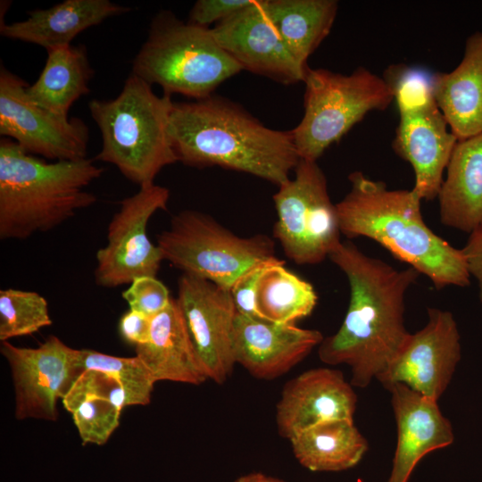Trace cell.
I'll return each mask as SVG.
<instances>
[{"label": "cell", "mask_w": 482, "mask_h": 482, "mask_svg": "<svg viewBox=\"0 0 482 482\" xmlns=\"http://www.w3.org/2000/svg\"><path fill=\"white\" fill-rule=\"evenodd\" d=\"M328 258L345 273L350 301L338 330L319 345V358L349 366L351 385L364 388L388 368L411 334L404 326V298L420 273L368 256L349 241Z\"/></svg>", "instance_id": "6da1fadb"}, {"label": "cell", "mask_w": 482, "mask_h": 482, "mask_svg": "<svg viewBox=\"0 0 482 482\" xmlns=\"http://www.w3.org/2000/svg\"><path fill=\"white\" fill-rule=\"evenodd\" d=\"M169 133L179 162L187 166H219L278 187L300 161L291 130L270 129L220 96L173 102Z\"/></svg>", "instance_id": "7a4b0ae2"}, {"label": "cell", "mask_w": 482, "mask_h": 482, "mask_svg": "<svg viewBox=\"0 0 482 482\" xmlns=\"http://www.w3.org/2000/svg\"><path fill=\"white\" fill-rule=\"evenodd\" d=\"M350 191L336 204L341 234L364 237L430 279L436 289L464 287L470 275L461 249L425 223L421 199L413 189H389L361 171L348 176Z\"/></svg>", "instance_id": "3957f363"}, {"label": "cell", "mask_w": 482, "mask_h": 482, "mask_svg": "<svg viewBox=\"0 0 482 482\" xmlns=\"http://www.w3.org/2000/svg\"><path fill=\"white\" fill-rule=\"evenodd\" d=\"M104 172L92 159L47 162L0 140V238L26 239L62 224L97 197L86 188Z\"/></svg>", "instance_id": "277c9868"}, {"label": "cell", "mask_w": 482, "mask_h": 482, "mask_svg": "<svg viewBox=\"0 0 482 482\" xmlns=\"http://www.w3.org/2000/svg\"><path fill=\"white\" fill-rule=\"evenodd\" d=\"M173 102L157 96L151 85L131 73L111 100L88 103L102 147L97 161L113 164L139 187L154 184L165 166L179 162L169 133Z\"/></svg>", "instance_id": "5b68a950"}, {"label": "cell", "mask_w": 482, "mask_h": 482, "mask_svg": "<svg viewBox=\"0 0 482 482\" xmlns=\"http://www.w3.org/2000/svg\"><path fill=\"white\" fill-rule=\"evenodd\" d=\"M242 71L217 43L211 29L179 20L170 11L153 19L146 40L132 62V73L159 85L164 95L200 100Z\"/></svg>", "instance_id": "8992f818"}, {"label": "cell", "mask_w": 482, "mask_h": 482, "mask_svg": "<svg viewBox=\"0 0 482 482\" xmlns=\"http://www.w3.org/2000/svg\"><path fill=\"white\" fill-rule=\"evenodd\" d=\"M303 116L291 130L300 159L317 162L371 111L395 100L391 86L364 67L351 74L308 68L303 80Z\"/></svg>", "instance_id": "52a82bcc"}, {"label": "cell", "mask_w": 482, "mask_h": 482, "mask_svg": "<svg viewBox=\"0 0 482 482\" xmlns=\"http://www.w3.org/2000/svg\"><path fill=\"white\" fill-rule=\"evenodd\" d=\"M385 74L399 112L393 150L411 164L413 191L421 200H433L458 139L435 100L432 75L404 65L391 66Z\"/></svg>", "instance_id": "ba28073f"}, {"label": "cell", "mask_w": 482, "mask_h": 482, "mask_svg": "<svg viewBox=\"0 0 482 482\" xmlns=\"http://www.w3.org/2000/svg\"><path fill=\"white\" fill-rule=\"evenodd\" d=\"M157 245L173 267L229 291L249 270L278 260L269 237H238L195 210L173 216L170 228L158 235Z\"/></svg>", "instance_id": "9c48e42d"}, {"label": "cell", "mask_w": 482, "mask_h": 482, "mask_svg": "<svg viewBox=\"0 0 482 482\" xmlns=\"http://www.w3.org/2000/svg\"><path fill=\"white\" fill-rule=\"evenodd\" d=\"M294 173L273 195L274 237L294 262L317 264L341 243L336 204L317 162L300 159Z\"/></svg>", "instance_id": "30bf717a"}, {"label": "cell", "mask_w": 482, "mask_h": 482, "mask_svg": "<svg viewBox=\"0 0 482 482\" xmlns=\"http://www.w3.org/2000/svg\"><path fill=\"white\" fill-rule=\"evenodd\" d=\"M169 199L170 190L154 183L120 202L108 226L107 244L96 254V285L117 287L138 277L156 276L164 260L148 237L147 224L157 211L167 209Z\"/></svg>", "instance_id": "8fae6325"}, {"label": "cell", "mask_w": 482, "mask_h": 482, "mask_svg": "<svg viewBox=\"0 0 482 482\" xmlns=\"http://www.w3.org/2000/svg\"><path fill=\"white\" fill-rule=\"evenodd\" d=\"M22 79L0 70V135L26 152L53 161L87 158L89 130L79 118L58 116L30 102Z\"/></svg>", "instance_id": "7c38bea8"}, {"label": "cell", "mask_w": 482, "mask_h": 482, "mask_svg": "<svg viewBox=\"0 0 482 482\" xmlns=\"http://www.w3.org/2000/svg\"><path fill=\"white\" fill-rule=\"evenodd\" d=\"M77 350L55 336L36 348L1 342V353L12 372L17 420H57V400L66 395L82 374L76 363Z\"/></svg>", "instance_id": "4fadbf2b"}, {"label": "cell", "mask_w": 482, "mask_h": 482, "mask_svg": "<svg viewBox=\"0 0 482 482\" xmlns=\"http://www.w3.org/2000/svg\"><path fill=\"white\" fill-rule=\"evenodd\" d=\"M461 337L452 312L428 309V321L410 334L388 368L377 378L386 388L403 384L437 401L461 360Z\"/></svg>", "instance_id": "5bb4252c"}, {"label": "cell", "mask_w": 482, "mask_h": 482, "mask_svg": "<svg viewBox=\"0 0 482 482\" xmlns=\"http://www.w3.org/2000/svg\"><path fill=\"white\" fill-rule=\"evenodd\" d=\"M176 300L208 378L223 384L236 365L232 337L237 312L230 292L182 273Z\"/></svg>", "instance_id": "9a60e30c"}, {"label": "cell", "mask_w": 482, "mask_h": 482, "mask_svg": "<svg viewBox=\"0 0 482 482\" xmlns=\"http://www.w3.org/2000/svg\"><path fill=\"white\" fill-rule=\"evenodd\" d=\"M211 32L242 70L291 85L303 82L309 66L288 48L262 6V0L217 23Z\"/></svg>", "instance_id": "2e32d148"}, {"label": "cell", "mask_w": 482, "mask_h": 482, "mask_svg": "<svg viewBox=\"0 0 482 482\" xmlns=\"http://www.w3.org/2000/svg\"><path fill=\"white\" fill-rule=\"evenodd\" d=\"M357 395L341 371L328 368L308 370L284 386L276 406V424L288 440L315 425L353 420Z\"/></svg>", "instance_id": "e0dca14e"}, {"label": "cell", "mask_w": 482, "mask_h": 482, "mask_svg": "<svg viewBox=\"0 0 482 482\" xmlns=\"http://www.w3.org/2000/svg\"><path fill=\"white\" fill-rule=\"evenodd\" d=\"M324 339L316 329L279 324L237 313L233 328L236 364L253 377L273 379L287 373L320 345Z\"/></svg>", "instance_id": "ac0fdd59"}, {"label": "cell", "mask_w": 482, "mask_h": 482, "mask_svg": "<svg viewBox=\"0 0 482 482\" xmlns=\"http://www.w3.org/2000/svg\"><path fill=\"white\" fill-rule=\"evenodd\" d=\"M386 389L391 394L397 432L387 482H408L419 461L430 452L453 444L454 434L437 401L399 383Z\"/></svg>", "instance_id": "d6986e66"}, {"label": "cell", "mask_w": 482, "mask_h": 482, "mask_svg": "<svg viewBox=\"0 0 482 482\" xmlns=\"http://www.w3.org/2000/svg\"><path fill=\"white\" fill-rule=\"evenodd\" d=\"M135 348L156 382L198 386L209 379L175 298L152 318L148 341Z\"/></svg>", "instance_id": "ffe728a7"}, {"label": "cell", "mask_w": 482, "mask_h": 482, "mask_svg": "<svg viewBox=\"0 0 482 482\" xmlns=\"http://www.w3.org/2000/svg\"><path fill=\"white\" fill-rule=\"evenodd\" d=\"M432 87L435 100L458 140L482 134V30L466 39L457 67L432 75Z\"/></svg>", "instance_id": "44dd1931"}, {"label": "cell", "mask_w": 482, "mask_h": 482, "mask_svg": "<svg viewBox=\"0 0 482 482\" xmlns=\"http://www.w3.org/2000/svg\"><path fill=\"white\" fill-rule=\"evenodd\" d=\"M129 11L109 0H65L47 9L29 11L24 21L1 23L0 34L47 51L70 46L85 29Z\"/></svg>", "instance_id": "7402d4cb"}, {"label": "cell", "mask_w": 482, "mask_h": 482, "mask_svg": "<svg viewBox=\"0 0 482 482\" xmlns=\"http://www.w3.org/2000/svg\"><path fill=\"white\" fill-rule=\"evenodd\" d=\"M436 198L443 225L469 234L482 226V134L458 140Z\"/></svg>", "instance_id": "603a6c76"}, {"label": "cell", "mask_w": 482, "mask_h": 482, "mask_svg": "<svg viewBox=\"0 0 482 482\" xmlns=\"http://www.w3.org/2000/svg\"><path fill=\"white\" fill-rule=\"evenodd\" d=\"M38 79L26 88L33 104L64 118L79 97L89 92L94 75L84 46H67L47 50Z\"/></svg>", "instance_id": "cb8c5ba5"}, {"label": "cell", "mask_w": 482, "mask_h": 482, "mask_svg": "<svg viewBox=\"0 0 482 482\" xmlns=\"http://www.w3.org/2000/svg\"><path fill=\"white\" fill-rule=\"evenodd\" d=\"M289 441L296 460L312 471L351 469L369 448L353 420L323 422L296 434Z\"/></svg>", "instance_id": "d4e9b609"}, {"label": "cell", "mask_w": 482, "mask_h": 482, "mask_svg": "<svg viewBox=\"0 0 482 482\" xmlns=\"http://www.w3.org/2000/svg\"><path fill=\"white\" fill-rule=\"evenodd\" d=\"M268 17L297 61L309 56L329 34L337 12L336 0H262Z\"/></svg>", "instance_id": "484cf974"}, {"label": "cell", "mask_w": 482, "mask_h": 482, "mask_svg": "<svg viewBox=\"0 0 482 482\" xmlns=\"http://www.w3.org/2000/svg\"><path fill=\"white\" fill-rule=\"evenodd\" d=\"M317 300L312 285L286 268L284 261L279 259L264 267L256 299L262 320L295 324L312 312Z\"/></svg>", "instance_id": "4316f807"}, {"label": "cell", "mask_w": 482, "mask_h": 482, "mask_svg": "<svg viewBox=\"0 0 482 482\" xmlns=\"http://www.w3.org/2000/svg\"><path fill=\"white\" fill-rule=\"evenodd\" d=\"M76 363L82 373L96 370L114 378L126 392L130 406L150 403L156 381L137 356L124 358L91 349H78Z\"/></svg>", "instance_id": "83f0119b"}, {"label": "cell", "mask_w": 482, "mask_h": 482, "mask_svg": "<svg viewBox=\"0 0 482 482\" xmlns=\"http://www.w3.org/2000/svg\"><path fill=\"white\" fill-rule=\"evenodd\" d=\"M52 324L48 303L34 291L0 290V341L31 335Z\"/></svg>", "instance_id": "f1b7e54d"}, {"label": "cell", "mask_w": 482, "mask_h": 482, "mask_svg": "<svg viewBox=\"0 0 482 482\" xmlns=\"http://www.w3.org/2000/svg\"><path fill=\"white\" fill-rule=\"evenodd\" d=\"M62 401L83 445H104L120 425L121 410L108 399L71 389Z\"/></svg>", "instance_id": "f546056e"}, {"label": "cell", "mask_w": 482, "mask_h": 482, "mask_svg": "<svg viewBox=\"0 0 482 482\" xmlns=\"http://www.w3.org/2000/svg\"><path fill=\"white\" fill-rule=\"evenodd\" d=\"M121 295L129 309L150 318L165 310L173 298L165 285L152 276L136 278Z\"/></svg>", "instance_id": "4dcf8cb0"}, {"label": "cell", "mask_w": 482, "mask_h": 482, "mask_svg": "<svg viewBox=\"0 0 482 482\" xmlns=\"http://www.w3.org/2000/svg\"><path fill=\"white\" fill-rule=\"evenodd\" d=\"M254 0H198L192 7L187 22L209 29V25L219 23L237 12L253 4Z\"/></svg>", "instance_id": "1f68e13d"}, {"label": "cell", "mask_w": 482, "mask_h": 482, "mask_svg": "<svg viewBox=\"0 0 482 482\" xmlns=\"http://www.w3.org/2000/svg\"><path fill=\"white\" fill-rule=\"evenodd\" d=\"M269 263L257 266L249 270L238 278L230 288L229 292L237 313L254 319H261L256 303L257 289L262 272Z\"/></svg>", "instance_id": "d6a6232c"}, {"label": "cell", "mask_w": 482, "mask_h": 482, "mask_svg": "<svg viewBox=\"0 0 482 482\" xmlns=\"http://www.w3.org/2000/svg\"><path fill=\"white\" fill-rule=\"evenodd\" d=\"M152 318L129 309L120 319L118 329L122 339L136 346L145 344L150 337Z\"/></svg>", "instance_id": "836d02e7"}, {"label": "cell", "mask_w": 482, "mask_h": 482, "mask_svg": "<svg viewBox=\"0 0 482 482\" xmlns=\"http://www.w3.org/2000/svg\"><path fill=\"white\" fill-rule=\"evenodd\" d=\"M461 251L470 275L478 282V297L482 303V226L470 233L468 241Z\"/></svg>", "instance_id": "e575fe53"}, {"label": "cell", "mask_w": 482, "mask_h": 482, "mask_svg": "<svg viewBox=\"0 0 482 482\" xmlns=\"http://www.w3.org/2000/svg\"><path fill=\"white\" fill-rule=\"evenodd\" d=\"M235 482H284L278 478H272L262 473H251L238 478Z\"/></svg>", "instance_id": "d590c367"}]
</instances>
